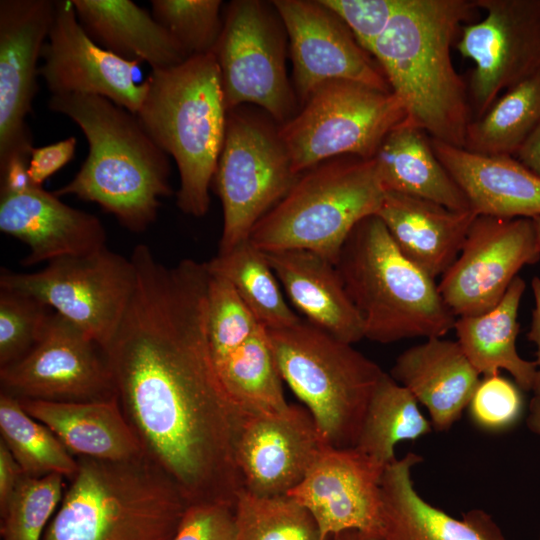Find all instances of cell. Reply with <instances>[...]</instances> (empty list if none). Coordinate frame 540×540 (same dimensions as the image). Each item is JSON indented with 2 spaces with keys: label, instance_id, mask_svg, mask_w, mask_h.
Listing matches in <instances>:
<instances>
[{
  "label": "cell",
  "instance_id": "cell-1",
  "mask_svg": "<svg viewBox=\"0 0 540 540\" xmlns=\"http://www.w3.org/2000/svg\"><path fill=\"white\" fill-rule=\"evenodd\" d=\"M130 258L134 292L102 348L116 397L144 457L170 476L188 505L234 507L244 489L235 461L244 412L211 354L207 264L166 266L145 244Z\"/></svg>",
  "mask_w": 540,
  "mask_h": 540
},
{
  "label": "cell",
  "instance_id": "cell-2",
  "mask_svg": "<svg viewBox=\"0 0 540 540\" xmlns=\"http://www.w3.org/2000/svg\"><path fill=\"white\" fill-rule=\"evenodd\" d=\"M477 10L475 0H401L371 50L404 108L403 124L462 148L472 114L451 48Z\"/></svg>",
  "mask_w": 540,
  "mask_h": 540
},
{
  "label": "cell",
  "instance_id": "cell-3",
  "mask_svg": "<svg viewBox=\"0 0 540 540\" xmlns=\"http://www.w3.org/2000/svg\"><path fill=\"white\" fill-rule=\"evenodd\" d=\"M50 110L72 119L89 152L75 177L53 193L98 204L132 232L157 218L161 198L172 194L170 163L136 114L95 95H52Z\"/></svg>",
  "mask_w": 540,
  "mask_h": 540
},
{
  "label": "cell",
  "instance_id": "cell-4",
  "mask_svg": "<svg viewBox=\"0 0 540 540\" xmlns=\"http://www.w3.org/2000/svg\"><path fill=\"white\" fill-rule=\"evenodd\" d=\"M43 540H172L188 506L177 484L146 457H79Z\"/></svg>",
  "mask_w": 540,
  "mask_h": 540
},
{
  "label": "cell",
  "instance_id": "cell-5",
  "mask_svg": "<svg viewBox=\"0 0 540 540\" xmlns=\"http://www.w3.org/2000/svg\"><path fill=\"white\" fill-rule=\"evenodd\" d=\"M145 81L146 96L136 115L154 142L175 160L178 208L202 217L209 209V188L227 121L216 57L211 52L152 69Z\"/></svg>",
  "mask_w": 540,
  "mask_h": 540
},
{
  "label": "cell",
  "instance_id": "cell-6",
  "mask_svg": "<svg viewBox=\"0 0 540 540\" xmlns=\"http://www.w3.org/2000/svg\"><path fill=\"white\" fill-rule=\"evenodd\" d=\"M335 266L364 338L386 344L443 337L454 328L456 316L438 284L401 253L377 215L352 230Z\"/></svg>",
  "mask_w": 540,
  "mask_h": 540
},
{
  "label": "cell",
  "instance_id": "cell-7",
  "mask_svg": "<svg viewBox=\"0 0 540 540\" xmlns=\"http://www.w3.org/2000/svg\"><path fill=\"white\" fill-rule=\"evenodd\" d=\"M385 193L373 159H329L298 176L249 241L263 252L312 251L336 265L352 230L378 213Z\"/></svg>",
  "mask_w": 540,
  "mask_h": 540
},
{
  "label": "cell",
  "instance_id": "cell-8",
  "mask_svg": "<svg viewBox=\"0 0 540 540\" xmlns=\"http://www.w3.org/2000/svg\"><path fill=\"white\" fill-rule=\"evenodd\" d=\"M282 376L334 448L355 447L371 395L384 371L346 343L301 320L268 330Z\"/></svg>",
  "mask_w": 540,
  "mask_h": 540
},
{
  "label": "cell",
  "instance_id": "cell-9",
  "mask_svg": "<svg viewBox=\"0 0 540 540\" xmlns=\"http://www.w3.org/2000/svg\"><path fill=\"white\" fill-rule=\"evenodd\" d=\"M405 118L392 92L336 80L317 87L278 131L293 170L300 175L335 157L372 159L384 138Z\"/></svg>",
  "mask_w": 540,
  "mask_h": 540
},
{
  "label": "cell",
  "instance_id": "cell-10",
  "mask_svg": "<svg viewBox=\"0 0 540 540\" xmlns=\"http://www.w3.org/2000/svg\"><path fill=\"white\" fill-rule=\"evenodd\" d=\"M298 176L278 128L239 107L228 111L214 175L223 209L218 254L249 240L257 222L286 195Z\"/></svg>",
  "mask_w": 540,
  "mask_h": 540
},
{
  "label": "cell",
  "instance_id": "cell-11",
  "mask_svg": "<svg viewBox=\"0 0 540 540\" xmlns=\"http://www.w3.org/2000/svg\"><path fill=\"white\" fill-rule=\"evenodd\" d=\"M136 283L131 258L109 250L66 256L37 272L2 269L0 288L32 296L105 347L118 329Z\"/></svg>",
  "mask_w": 540,
  "mask_h": 540
},
{
  "label": "cell",
  "instance_id": "cell-12",
  "mask_svg": "<svg viewBox=\"0 0 540 540\" xmlns=\"http://www.w3.org/2000/svg\"><path fill=\"white\" fill-rule=\"evenodd\" d=\"M285 28L272 2L232 1L213 50L227 112L251 103L281 125L293 117L295 96L285 63Z\"/></svg>",
  "mask_w": 540,
  "mask_h": 540
},
{
  "label": "cell",
  "instance_id": "cell-13",
  "mask_svg": "<svg viewBox=\"0 0 540 540\" xmlns=\"http://www.w3.org/2000/svg\"><path fill=\"white\" fill-rule=\"evenodd\" d=\"M486 16L464 24L456 49L471 59L472 120L508 89L540 71V0H475Z\"/></svg>",
  "mask_w": 540,
  "mask_h": 540
},
{
  "label": "cell",
  "instance_id": "cell-14",
  "mask_svg": "<svg viewBox=\"0 0 540 540\" xmlns=\"http://www.w3.org/2000/svg\"><path fill=\"white\" fill-rule=\"evenodd\" d=\"M0 383L1 392L18 399L82 402L116 396L101 346L54 311L33 348L0 368Z\"/></svg>",
  "mask_w": 540,
  "mask_h": 540
},
{
  "label": "cell",
  "instance_id": "cell-15",
  "mask_svg": "<svg viewBox=\"0 0 540 540\" xmlns=\"http://www.w3.org/2000/svg\"><path fill=\"white\" fill-rule=\"evenodd\" d=\"M539 260L532 219L477 215L438 289L456 318L478 315L500 302L524 266Z\"/></svg>",
  "mask_w": 540,
  "mask_h": 540
},
{
  "label": "cell",
  "instance_id": "cell-16",
  "mask_svg": "<svg viewBox=\"0 0 540 540\" xmlns=\"http://www.w3.org/2000/svg\"><path fill=\"white\" fill-rule=\"evenodd\" d=\"M289 39L296 94L301 104L320 85L352 81L391 92L376 60L320 0H275Z\"/></svg>",
  "mask_w": 540,
  "mask_h": 540
},
{
  "label": "cell",
  "instance_id": "cell-17",
  "mask_svg": "<svg viewBox=\"0 0 540 540\" xmlns=\"http://www.w3.org/2000/svg\"><path fill=\"white\" fill-rule=\"evenodd\" d=\"M54 13L52 0L0 1V167L30 158L25 118L37 93V62Z\"/></svg>",
  "mask_w": 540,
  "mask_h": 540
},
{
  "label": "cell",
  "instance_id": "cell-18",
  "mask_svg": "<svg viewBox=\"0 0 540 540\" xmlns=\"http://www.w3.org/2000/svg\"><path fill=\"white\" fill-rule=\"evenodd\" d=\"M385 467L355 447L327 446L288 495L311 512L324 540L349 530L382 540Z\"/></svg>",
  "mask_w": 540,
  "mask_h": 540
},
{
  "label": "cell",
  "instance_id": "cell-19",
  "mask_svg": "<svg viewBox=\"0 0 540 540\" xmlns=\"http://www.w3.org/2000/svg\"><path fill=\"white\" fill-rule=\"evenodd\" d=\"M327 446L306 407L289 404L278 413L244 414L235 443L244 490L263 497L288 494Z\"/></svg>",
  "mask_w": 540,
  "mask_h": 540
},
{
  "label": "cell",
  "instance_id": "cell-20",
  "mask_svg": "<svg viewBox=\"0 0 540 540\" xmlns=\"http://www.w3.org/2000/svg\"><path fill=\"white\" fill-rule=\"evenodd\" d=\"M39 74L52 95H95L137 114L147 92L134 80L136 62L96 44L78 21L71 0L55 1Z\"/></svg>",
  "mask_w": 540,
  "mask_h": 540
},
{
  "label": "cell",
  "instance_id": "cell-21",
  "mask_svg": "<svg viewBox=\"0 0 540 540\" xmlns=\"http://www.w3.org/2000/svg\"><path fill=\"white\" fill-rule=\"evenodd\" d=\"M0 230L28 246L29 254L22 260L25 266L106 246L104 226L95 215L67 205L33 183L1 189Z\"/></svg>",
  "mask_w": 540,
  "mask_h": 540
},
{
  "label": "cell",
  "instance_id": "cell-22",
  "mask_svg": "<svg viewBox=\"0 0 540 540\" xmlns=\"http://www.w3.org/2000/svg\"><path fill=\"white\" fill-rule=\"evenodd\" d=\"M430 142L477 215L504 219L540 216V175L516 157L474 153L432 138Z\"/></svg>",
  "mask_w": 540,
  "mask_h": 540
},
{
  "label": "cell",
  "instance_id": "cell-23",
  "mask_svg": "<svg viewBox=\"0 0 540 540\" xmlns=\"http://www.w3.org/2000/svg\"><path fill=\"white\" fill-rule=\"evenodd\" d=\"M421 461V456L409 452L385 467L382 540H506L487 512L473 509L455 518L422 498L411 476Z\"/></svg>",
  "mask_w": 540,
  "mask_h": 540
},
{
  "label": "cell",
  "instance_id": "cell-24",
  "mask_svg": "<svg viewBox=\"0 0 540 540\" xmlns=\"http://www.w3.org/2000/svg\"><path fill=\"white\" fill-rule=\"evenodd\" d=\"M390 375L427 409L432 427L440 432L459 420L480 380L459 343L442 337L404 350Z\"/></svg>",
  "mask_w": 540,
  "mask_h": 540
},
{
  "label": "cell",
  "instance_id": "cell-25",
  "mask_svg": "<svg viewBox=\"0 0 540 540\" xmlns=\"http://www.w3.org/2000/svg\"><path fill=\"white\" fill-rule=\"evenodd\" d=\"M376 215L401 253L434 280L455 261L477 216L396 192L385 193Z\"/></svg>",
  "mask_w": 540,
  "mask_h": 540
},
{
  "label": "cell",
  "instance_id": "cell-26",
  "mask_svg": "<svg viewBox=\"0 0 540 540\" xmlns=\"http://www.w3.org/2000/svg\"><path fill=\"white\" fill-rule=\"evenodd\" d=\"M264 254L291 303L306 321L352 345L364 338L361 318L332 262L302 249Z\"/></svg>",
  "mask_w": 540,
  "mask_h": 540
},
{
  "label": "cell",
  "instance_id": "cell-27",
  "mask_svg": "<svg viewBox=\"0 0 540 540\" xmlns=\"http://www.w3.org/2000/svg\"><path fill=\"white\" fill-rule=\"evenodd\" d=\"M19 401L76 458L128 461L144 457L139 439L116 396L82 402Z\"/></svg>",
  "mask_w": 540,
  "mask_h": 540
},
{
  "label": "cell",
  "instance_id": "cell-28",
  "mask_svg": "<svg viewBox=\"0 0 540 540\" xmlns=\"http://www.w3.org/2000/svg\"><path fill=\"white\" fill-rule=\"evenodd\" d=\"M79 23L102 48L152 69L178 65L188 56L152 13L131 0H71Z\"/></svg>",
  "mask_w": 540,
  "mask_h": 540
},
{
  "label": "cell",
  "instance_id": "cell-29",
  "mask_svg": "<svg viewBox=\"0 0 540 540\" xmlns=\"http://www.w3.org/2000/svg\"><path fill=\"white\" fill-rule=\"evenodd\" d=\"M372 159L385 192L424 198L453 210H471L424 131L400 124L384 138Z\"/></svg>",
  "mask_w": 540,
  "mask_h": 540
},
{
  "label": "cell",
  "instance_id": "cell-30",
  "mask_svg": "<svg viewBox=\"0 0 540 540\" xmlns=\"http://www.w3.org/2000/svg\"><path fill=\"white\" fill-rule=\"evenodd\" d=\"M525 281L517 276L500 302L487 312L456 318L457 342L480 375L508 372L523 390L532 391L535 361L523 359L516 348L518 313Z\"/></svg>",
  "mask_w": 540,
  "mask_h": 540
},
{
  "label": "cell",
  "instance_id": "cell-31",
  "mask_svg": "<svg viewBox=\"0 0 540 540\" xmlns=\"http://www.w3.org/2000/svg\"><path fill=\"white\" fill-rule=\"evenodd\" d=\"M215 366L229 395L244 414L278 413L288 407L283 379L265 326L260 325Z\"/></svg>",
  "mask_w": 540,
  "mask_h": 540
},
{
  "label": "cell",
  "instance_id": "cell-32",
  "mask_svg": "<svg viewBox=\"0 0 540 540\" xmlns=\"http://www.w3.org/2000/svg\"><path fill=\"white\" fill-rule=\"evenodd\" d=\"M431 430L412 393L384 372L369 400L355 448L387 466L396 459L398 443Z\"/></svg>",
  "mask_w": 540,
  "mask_h": 540
},
{
  "label": "cell",
  "instance_id": "cell-33",
  "mask_svg": "<svg viewBox=\"0 0 540 540\" xmlns=\"http://www.w3.org/2000/svg\"><path fill=\"white\" fill-rule=\"evenodd\" d=\"M540 126V71L505 91L470 122L464 148L485 155L515 156Z\"/></svg>",
  "mask_w": 540,
  "mask_h": 540
},
{
  "label": "cell",
  "instance_id": "cell-34",
  "mask_svg": "<svg viewBox=\"0 0 540 540\" xmlns=\"http://www.w3.org/2000/svg\"><path fill=\"white\" fill-rule=\"evenodd\" d=\"M206 263L211 273L231 283L258 322L268 330L291 327L302 320L285 301L264 252L249 240Z\"/></svg>",
  "mask_w": 540,
  "mask_h": 540
},
{
  "label": "cell",
  "instance_id": "cell-35",
  "mask_svg": "<svg viewBox=\"0 0 540 540\" xmlns=\"http://www.w3.org/2000/svg\"><path fill=\"white\" fill-rule=\"evenodd\" d=\"M1 440L12 453L25 476L59 474L72 479L78 461L58 437L22 407L18 398L0 394Z\"/></svg>",
  "mask_w": 540,
  "mask_h": 540
},
{
  "label": "cell",
  "instance_id": "cell-36",
  "mask_svg": "<svg viewBox=\"0 0 540 540\" xmlns=\"http://www.w3.org/2000/svg\"><path fill=\"white\" fill-rule=\"evenodd\" d=\"M237 540H324L311 512L290 495L242 490L234 506Z\"/></svg>",
  "mask_w": 540,
  "mask_h": 540
},
{
  "label": "cell",
  "instance_id": "cell-37",
  "mask_svg": "<svg viewBox=\"0 0 540 540\" xmlns=\"http://www.w3.org/2000/svg\"><path fill=\"white\" fill-rule=\"evenodd\" d=\"M63 497V476H24L0 512L1 540H41Z\"/></svg>",
  "mask_w": 540,
  "mask_h": 540
},
{
  "label": "cell",
  "instance_id": "cell-38",
  "mask_svg": "<svg viewBox=\"0 0 540 540\" xmlns=\"http://www.w3.org/2000/svg\"><path fill=\"white\" fill-rule=\"evenodd\" d=\"M152 15L188 57L213 52L223 21L220 0H152Z\"/></svg>",
  "mask_w": 540,
  "mask_h": 540
},
{
  "label": "cell",
  "instance_id": "cell-39",
  "mask_svg": "<svg viewBox=\"0 0 540 540\" xmlns=\"http://www.w3.org/2000/svg\"><path fill=\"white\" fill-rule=\"evenodd\" d=\"M209 273L207 335L216 363L242 345L262 324L228 280Z\"/></svg>",
  "mask_w": 540,
  "mask_h": 540
},
{
  "label": "cell",
  "instance_id": "cell-40",
  "mask_svg": "<svg viewBox=\"0 0 540 540\" xmlns=\"http://www.w3.org/2000/svg\"><path fill=\"white\" fill-rule=\"evenodd\" d=\"M51 313L32 296L0 288V368L18 361L33 348Z\"/></svg>",
  "mask_w": 540,
  "mask_h": 540
},
{
  "label": "cell",
  "instance_id": "cell-41",
  "mask_svg": "<svg viewBox=\"0 0 540 540\" xmlns=\"http://www.w3.org/2000/svg\"><path fill=\"white\" fill-rule=\"evenodd\" d=\"M522 391L514 381L500 373L483 376L467 407L472 423L489 433L511 429L524 412Z\"/></svg>",
  "mask_w": 540,
  "mask_h": 540
},
{
  "label": "cell",
  "instance_id": "cell-42",
  "mask_svg": "<svg viewBox=\"0 0 540 540\" xmlns=\"http://www.w3.org/2000/svg\"><path fill=\"white\" fill-rule=\"evenodd\" d=\"M349 29L357 43L371 55L401 0H320Z\"/></svg>",
  "mask_w": 540,
  "mask_h": 540
},
{
  "label": "cell",
  "instance_id": "cell-43",
  "mask_svg": "<svg viewBox=\"0 0 540 540\" xmlns=\"http://www.w3.org/2000/svg\"><path fill=\"white\" fill-rule=\"evenodd\" d=\"M172 540H237L234 507L223 503L189 504Z\"/></svg>",
  "mask_w": 540,
  "mask_h": 540
},
{
  "label": "cell",
  "instance_id": "cell-44",
  "mask_svg": "<svg viewBox=\"0 0 540 540\" xmlns=\"http://www.w3.org/2000/svg\"><path fill=\"white\" fill-rule=\"evenodd\" d=\"M76 145V138L70 136L50 145L33 147L27 169L31 182L42 186L47 178L71 161Z\"/></svg>",
  "mask_w": 540,
  "mask_h": 540
},
{
  "label": "cell",
  "instance_id": "cell-45",
  "mask_svg": "<svg viewBox=\"0 0 540 540\" xmlns=\"http://www.w3.org/2000/svg\"><path fill=\"white\" fill-rule=\"evenodd\" d=\"M24 476L20 465L0 439V512L8 505Z\"/></svg>",
  "mask_w": 540,
  "mask_h": 540
},
{
  "label": "cell",
  "instance_id": "cell-46",
  "mask_svg": "<svg viewBox=\"0 0 540 540\" xmlns=\"http://www.w3.org/2000/svg\"><path fill=\"white\" fill-rule=\"evenodd\" d=\"M531 288L534 297V308L532 311V321L527 338L536 347L535 364L537 370L532 392L535 396H540V278L538 276L533 277L531 281Z\"/></svg>",
  "mask_w": 540,
  "mask_h": 540
},
{
  "label": "cell",
  "instance_id": "cell-47",
  "mask_svg": "<svg viewBox=\"0 0 540 540\" xmlns=\"http://www.w3.org/2000/svg\"><path fill=\"white\" fill-rule=\"evenodd\" d=\"M529 169L540 175V126L514 156Z\"/></svg>",
  "mask_w": 540,
  "mask_h": 540
},
{
  "label": "cell",
  "instance_id": "cell-48",
  "mask_svg": "<svg viewBox=\"0 0 540 540\" xmlns=\"http://www.w3.org/2000/svg\"><path fill=\"white\" fill-rule=\"evenodd\" d=\"M526 424L532 433L540 436V396L533 395L531 398Z\"/></svg>",
  "mask_w": 540,
  "mask_h": 540
},
{
  "label": "cell",
  "instance_id": "cell-49",
  "mask_svg": "<svg viewBox=\"0 0 540 540\" xmlns=\"http://www.w3.org/2000/svg\"><path fill=\"white\" fill-rule=\"evenodd\" d=\"M328 540H366L365 537L358 531L349 530L334 534Z\"/></svg>",
  "mask_w": 540,
  "mask_h": 540
},
{
  "label": "cell",
  "instance_id": "cell-50",
  "mask_svg": "<svg viewBox=\"0 0 540 540\" xmlns=\"http://www.w3.org/2000/svg\"><path fill=\"white\" fill-rule=\"evenodd\" d=\"M532 220H533V224H534V228H535V232H536L538 246H539V249H540V216L535 217Z\"/></svg>",
  "mask_w": 540,
  "mask_h": 540
},
{
  "label": "cell",
  "instance_id": "cell-51",
  "mask_svg": "<svg viewBox=\"0 0 540 540\" xmlns=\"http://www.w3.org/2000/svg\"><path fill=\"white\" fill-rule=\"evenodd\" d=\"M538 540H540V535H539V539H538Z\"/></svg>",
  "mask_w": 540,
  "mask_h": 540
}]
</instances>
